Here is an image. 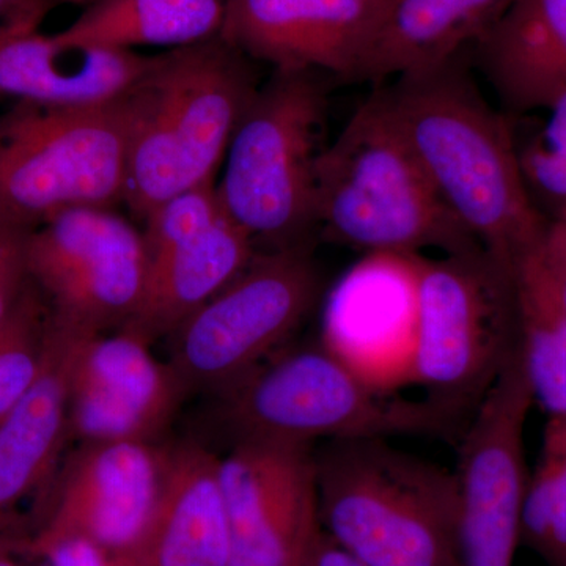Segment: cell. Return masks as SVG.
Wrapping results in <instances>:
<instances>
[{"label":"cell","mask_w":566,"mask_h":566,"mask_svg":"<svg viewBox=\"0 0 566 566\" xmlns=\"http://www.w3.org/2000/svg\"><path fill=\"white\" fill-rule=\"evenodd\" d=\"M230 566H301L322 524L311 446L238 442L219 463Z\"/></svg>","instance_id":"cell-13"},{"label":"cell","mask_w":566,"mask_h":566,"mask_svg":"<svg viewBox=\"0 0 566 566\" xmlns=\"http://www.w3.org/2000/svg\"><path fill=\"white\" fill-rule=\"evenodd\" d=\"M169 447L150 441L81 442L31 534L2 546L24 556L63 538L129 553L147 534L166 483Z\"/></svg>","instance_id":"cell-12"},{"label":"cell","mask_w":566,"mask_h":566,"mask_svg":"<svg viewBox=\"0 0 566 566\" xmlns=\"http://www.w3.org/2000/svg\"><path fill=\"white\" fill-rule=\"evenodd\" d=\"M219 460L202 446L169 447V465L158 510L134 566H230L229 520Z\"/></svg>","instance_id":"cell-18"},{"label":"cell","mask_w":566,"mask_h":566,"mask_svg":"<svg viewBox=\"0 0 566 566\" xmlns=\"http://www.w3.org/2000/svg\"><path fill=\"white\" fill-rule=\"evenodd\" d=\"M50 305L32 281L0 319V419L33 385L43 365Z\"/></svg>","instance_id":"cell-25"},{"label":"cell","mask_w":566,"mask_h":566,"mask_svg":"<svg viewBox=\"0 0 566 566\" xmlns=\"http://www.w3.org/2000/svg\"><path fill=\"white\" fill-rule=\"evenodd\" d=\"M409 378L460 422L472 416L520 345L512 264L475 251L412 259Z\"/></svg>","instance_id":"cell-6"},{"label":"cell","mask_w":566,"mask_h":566,"mask_svg":"<svg viewBox=\"0 0 566 566\" xmlns=\"http://www.w3.org/2000/svg\"><path fill=\"white\" fill-rule=\"evenodd\" d=\"M471 62L506 111H546L566 92V0H512Z\"/></svg>","instance_id":"cell-19"},{"label":"cell","mask_w":566,"mask_h":566,"mask_svg":"<svg viewBox=\"0 0 566 566\" xmlns=\"http://www.w3.org/2000/svg\"><path fill=\"white\" fill-rule=\"evenodd\" d=\"M88 331L50 311L46 353L33 385L0 419V545L28 535L18 506L46 486L70 438V379Z\"/></svg>","instance_id":"cell-16"},{"label":"cell","mask_w":566,"mask_h":566,"mask_svg":"<svg viewBox=\"0 0 566 566\" xmlns=\"http://www.w3.org/2000/svg\"><path fill=\"white\" fill-rule=\"evenodd\" d=\"M323 277L311 243L255 253L174 335L170 367L186 392H222L285 346L311 314Z\"/></svg>","instance_id":"cell-9"},{"label":"cell","mask_w":566,"mask_h":566,"mask_svg":"<svg viewBox=\"0 0 566 566\" xmlns=\"http://www.w3.org/2000/svg\"><path fill=\"white\" fill-rule=\"evenodd\" d=\"M471 50L376 88L458 221L488 252L515 264L545 233L504 115L476 87Z\"/></svg>","instance_id":"cell-1"},{"label":"cell","mask_w":566,"mask_h":566,"mask_svg":"<svg viewBox=\"0 0 566 566\" xmlns=\"http://www.w3.org/2000/svg\"><path fill=\"white\" fill-rule=\"evenodd\" d=\"M222 212L214 181L193 186L158 205L144 219L142 230L147 266L207 232Z\"/></svg>","instance_id":"cell-26"},{"label":"cell","mask_w":566,"mask_h":566,"mask_svg":"<svg viewBox=\"0 0 566 566\" xmlns=\"http://www.w3.org/2000/svg\"><path fill=\"white\" fill-rule=\"evenodd\" d=\"M128 120L92 106L11 103L0 115V219L31 230L74 208L125 202Z\"/></svg>","instance_id":"cell-8"},{"label":"cell","mask_w":566,"mask_h":566,"mask_svg":"<svg viewBox=\"0 0 566 566\" xmlns=\"http://www.w3.org/2000/svg\"><path fill=\"white\" fill-rule=\"evenodd\" d=\"M253 245L251 234L222 212L207 232L148 264L139 308L123 327L150 344L172 335L251 263Z\"/></svg>","instance_id":"cell-20"},{"label":"cell","mask_w":566,"mask_h":566,"mask_svg":"<svg viewBox=\"0 0 566 566\" xmlns=\"http://www.w3.org/2000/svg\"><path fill=\"white\" fill-rule=\"evenodd\" d=\"M29 230L0 219V319L17 304L31 277L28 270Z\"/></svg>","instance_id":"cell-28"},{"label":"cell","mask_w":566,"mask_h":566,"mask_svg":"<svg viewBox=\"0 0 566 566\" xmlns=\"http://www.w3.org/2000/svg\"><path fill=\"white\" fill-rule=\"evenodd\" d=\"M0 566H22L14 554L0 547Z\"/></svg>","instance_id":"cell-32"},{"label":"cell","mask_w":566,"mask_h":566,"mask_svg":"<svg viewBox=\"0 0 566 566\" xmlns=\"http://www.w3.org/2000/svg\"><path fill=\"white\" fill-rule=\"evenodd\" d=\"M545 112L542 132L517 155L532 199L538 208L545 205L549 218L566 210V92Z\"/></svg>","instance_id":"cell-27"},{"label":"cell","mask_w":566,"mask_h":566,"mask_svg":"<svg viewBox=\"0 0 566 566\" xmlns=\"http://www.w3.org/2000/svg\"><path fill=\"white\" fill-rule=\"evenodd\" d=\"M520 348L535 403L566 419V314L535 248L513 264Z\"/></svg>","instance_id":"cell-23"},{"label":"cell","mask_w":566,"mask_h":566,"mask_svg":"<svg viewBox=\"0 0 566 566\" xmlns=\"http://www.w3.org/2000/svg\"><path fill=\"white\" fill-rule=\"evenodd\" d=\"M223 14L226 0H98L57 35L104 50H177L218 36Z\"/></svg>","instance_id":"cell-22"},{"label":"cell","mask_w":566,"mask_h":566,"mask_svg":"<svg viewBox=\"0 0 566 566\" xmlns=\"http://www.w3.org/2000/svg\"><path fill=\"white\" fill-rule=\"evenodd\" d=\"M221 36L151 55L122 95L128 120L125 203L144 221L158 205L214 181L260 82Z\"/></svg>","instance_id":"cell-2"},{"label":"cell","mask_w":566,"mask_h":566,"mask_svg":"<svg viewBox=\"0 0 566 566\" xmlns=\"http://www.w3.org/2000/svg\"><path fill=\"white\" fill-rule=\"evenodd\" d=\"M218 395L234 444L446 436L460 423L428 400L390 397L323 344L283 346Z\"/></svg>","instance_id":"cell-5"},{"label":"cell","mask_w":566,"mask_h":566,"mask_svg":"<svg viewBox=\"0 0 566 566\" xmlns=\"http://www.w3.org/2000/svg\"><path fill=\"white\" fill-rule=\"evenodd\" d=\"M316 229L375 256L483 248L447 207L378 92L319 153Z\"/></svg>","instance_id":"cell-3"},{"label":"cell","mask_w":566,"mask_h":566,"mask_svg":"<svg viewBox=\"0 0 566 566\" xmlns=\"http://www.w3.org/2000/svg\"><path fill=\"white\" fill-rule=\"evenodd\" d=\"M305 560H307V558H305ZM301 566H307V565H305V562H304V564H303V565H301Z\"/></svg>","instance_id":"cell-33"},{"label":"cell","mask_w":566,"mask_h":566,"mask_svg":"<svg viewBox=\"0 0 566 566\" xmlns=\"http://www.w3.org/2000/svg\"><path fill=\"white\" fill-rule=\"evenodd\" d=\"M512 0H390L359 81L385 84L471 50Z\"/></svg>","instance_id":"cell-21"},{"label":"cell","mask_w":566,"mask_h":566,"mask_svg":"<svg viewBox=\"0 0 566 566\" xmlns=\"http://www.w3.org/2000/svg\"><path fill=\"white\" fill-rule=\"evenodd\" d=\"M521 348L465 423L457 471L458 566H513L528 472L524 431L534 405Z\"/></svg>","instance_id":"cell-10"},{"label":"cell","mask_w":566,"mask_h":566,"mask_svg":"<svg viewBox=\"0 0 566 566\" xmlns=\"http://www.w3.org/2000/svg\"><path fill=\"white\" fill-rule=\"evenodd\" d=\"M28 270L52 314L93 334L126 326L147 283L142 232L112 208H74L31 230Z\"/></svg>","instance_id":"cell-11"},{"label":"cell","mask_w":566,"mask_h":566,"mask_svg":"<svg viewBox=\"0 0 566 566\" xmlns=\"http://www.w3.org/2000/svg\"><path fill=\"white\" fill-rule=\"evenodd\" d=\"M386 441L314 455L323 531L367 566H458L455 474Z\"/></svg>","instance_id":"cell-4"},{"label":"cell","mask_w":566,"mask_h":566,"mask_svg":"<svg viewBox=\"0 0 566 566\" xmlns=\"http://www.w3.org/2000/svg\"><path fill=\"white\" fill-rule=\"evenodd\" d=\"M40 25L0 32V99L52 106L111 103L150 65L151 55L66 43Z\"/></svg>","instance_id":"cell-17"},{"label":"cell","mask_w":566,"mask_h":566,"mask_svg":"<svg viewBox=\"0 0 566 566\" xmlns=\"http://www.w3.org/2000/svg\"><path fill=\"white\" fill-rule=\"evenodd\" d=\"M390 0H226L230 46L274 71L359 81Z\"/></svg>","instance_id":"cell-14"},{"label":"cell","mask_w":566,"mask_h":566,"mask_svg":"<svg viewBox=\"0 0 566 566\" xmlns=\"http://www.w3.org/2000/svg\"><path fill=\"white\" fill-rule=\"evenodd\" d=\"M24 556L43 558L48 566H134L128 553L106 549L84 538H63L33 547Z\"/></svg>","instance_id":"cell-29"},{"label":"cell","mask_w":566,"mask_h":566,"mask_svg":"<svg viewBox=\"0 0 566 566\" xmlns=\"http://www.w3.org/2000/svg\"><path fill=\"white\" fill-rule=\"evenodd\" d=\"M186 392L150 342L122 327L82 340L70 379V438L150 441L169 424Z\"/></svg>","instance_id":"cell-15"},{"label":"cell","mask_w":566,"mask_h":566,"mask_svg":"<svg viewBox=\"0 0 566 566\" xmlns=\"http://www.w3.org/2000/svg\"><path fill=\"white\" fill-rule=\"evenodd\" d=\"M521 542L549 566H566V419H547L542 452L528 475Z\"/></svg>","instance_id":"cell-24"},{"label":"cell","mask_w":566,"mask_h":566,"mask_svg":"<svg viewBox=\"0 0 566 566\" xmlns=\"http://www.w3.org/2000/svg\"><path fill=\"white\" fill-rule=\"evenodd\" d=\"M312 71H274L245 109L218 185L222 210L270 251L311 243L326 95Z\"/></svg>","instance_id":"cell-7"},{"label":"cell","mask_w":566,"mask_h":566,"mask_svg":"<svg viewBox=\"0 0 566 566\" xmlns=\"http://www.w3.org/2000/svg\"><path fill=\"white\" fill-rule=\"evenodd\" d=\"M54 9L51 0H0V32L20 24H41Z\"/></svg>","instance_id":"cell-31"},{"label":"cell","mask_w":566,"mask_h":566,"mask_svg":"<svg viewBox=\"0 0 566 566\" xmlns=\"http://www.w3.org/2000/svg\"><path fill=\"white\" fill-rule=\"evenodd\" d=\"M535 252L566 314V210L547 218L545 233L535 245Z\"/></svg>","instance_id":"cell-30"}]
</instances>
